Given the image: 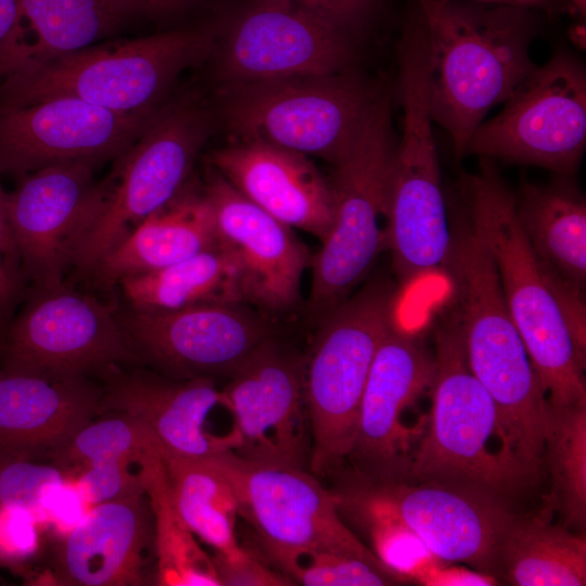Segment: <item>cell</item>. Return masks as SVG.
Wrapping results in <instances>:
<instances>
[{"label": "cell", "instance_id": "obj_1", "mask_svg": "<svg viewBox=\"0 0 586 586\" xmlns=\"http://www.w3.org/2000/svg\"><path fill=\"white\" fill-rule=\"evenodd\" d=\"M462 180L469 225L497 269L513 322L549 403L586 404L584 293L533 251L518 218L515 194L487 158Z\"/></svg>", "mask_w": 586, "mask_h": 586}, {"label": "cell", "instance_id": "obj_2", "mask_svg": "<svg viewBox=\"0 0 586 586\" xmlns=\"http://www.w3.org/2000/svg\"><path fill=\"white\" fill-rule=\"evenodd\" d=\"M416 3L426 41L431 117L461 157L486 114L536 66L532 10L473 0Z\"/></svg>", "mask_w": 586, "mask_h": 586}, {"label": "cell", "instance_id": "obj_3", "mask_svg": "<svg viewBox=\"0 0 586 586\" xmlns=\"http://www.w3.org/2000/svg\"><path fill=\"white\" fill-rule=\"evenodd\" d=\"M434 342L431 407L411 455L409 481L457 484L507 500L536 477L514 455L450 316L435 326Z\"/></svg>", "mask_w": 586, "mask_h": 586}, {"label": "cell", "instance_id": "obj_4", "mask_svg": "<svg viewBox=\"0 0 586 586\" xmlns=\"http://www.w3.org/2000/svg\"><path fill=\"white\" fill-rule=\"evenodd\" d=\"M215 31L183 28L74 51L0 79V102L76 98L119 113L157 110L186 69L213 55Z\"/></svg>", "mask_w": 586, "mask_h": 586}, {"label": "cell", "instance_id": "obj_5", "mask_svg": "<svg viewBox=\"0 0 586 586\" xmlns=\"http://www.w3.org/2000/svg\"><path fill=\"white\" fill-rule=\"evenodd\" d=\"M403 129L393 162L386 250L400 284L443 264L451 244L428 97V51L421 22L405 26L397 46Z\"/></svg>", "mask_w": 586, "mask_h": 586}, {"label": "cell", "instance_id": "obj_6", "mask_svg": "<svg viewBox=\"0 0 586 586\" xmlns=\"http://www.w3.org/2000/svg\"><path fill=\"white\" fill-rule=\"evenodd\" d=\"M393 90L382 87L361 129L333 165V218L320 250L310 257L308 313L322 321L370 271L386 249L388 193L396 141Z\"/></svg>", "mask_w": 586, "mask_h": 586}, {"label": "cell", "instance_id": "obj_7", "mask_svg": "<svg viewBox=\"0 0 586 586\" xmlns=\"http://www.w3.org/2000/svg\"><path fill=\"white\" fill-rule=\"evenodd\" d=\"M397 288L387 279L368 282L322 321L303 366L308 413L310 472L319 476L348 457L360 403L375 353L396 326Z\"/></svg>", "mask_w": 586, "mask_h": 586}, {"label": "cell", "instance_id": "obj_8", "mask_svg": "<svg viewBox=\"0 0 586 586\" xmlns=\"http://www.w3.org/2000/svg\"><path fill=\"white\" fill-rule=\"evenodd\" d=\"M383 86L349 69L220 87V114L235 140H260L334 165Z\"/></svg>", "mask_w": 586, "mask_h": 586}, {"label": "cell", "instance_id": "obj_9", "mask_svg": "<svg viewBox=\"0 0 586 586\" xmlns=\"http://www.w3.org/2000/svg\"><path fill=\"white\" fill-rule=\"evenodd\" d=\"M333 494L340 511L395 522L438 561L464 563L499 582L501 544L517 518L507 500L457 484L362 477Z\"/></svg>", "mask_w": 586, "mask_h": 586}, {"label": "cell", "instance_id": "obj_10", "mask_svg": "<svg viewBox=\"0 0 586 586\" xmlns=\"http://www.w3.org/2000/svg\"><path fill=\"white\" fill-rule=\"evenodd\" d=\"M214 126L213 111L196 97L165 104L118 157L104 206L79 241L72 266L91 271L136 226L173 200L189 181Z\"/></svg>", "mask_w": 586, "mask_h": 586}, {"label": "cell", "instance_id": "obj_11", "mask_svg": "<svg viewBox=\"0 0 586 586\" xmlns=\"http://www.w3.org/2000/svg\"><path fill=\"white\" fill-rule=\"evenodd\" d=\"M585 146V68L571 53L559 51L535 66L495 117L476 127L464 154L564 176L575 171Z\"/></svg>", "mask_w": 586, "mask_h": 586}, {"label": "cell", "instance_id": "obj_12", "mask_svg": "<svg viewBox=\"0 0 586 586\" xmlns=\"http://www.w3.org/2000/svg\"><path fill=\"white\" fill-rule=\"evenodd\" d=\"M351 33L292 0H246L216 41L221 86L348 71Z\"/></svg>", "mask_w": 586, "mask_h": 586}, {"label": "cell", "instance_id": "obj_13", "mask_svg": "<svg viewBox=\"0 0 586 586\" xmlns=\"http://www.w3.org/2000/svg\"><path fill=\"white\" fill-rule=\"evenodd\" d=\"M137 362L113 309L64 284L38 291L3 342L2 368L11 371L87 375Z\"/></svg>", "mask_w": 586, "mask_h": 586}, {"label": "cell", "instance_id": "obj_14", "mask_svg": "<svg viewBox=\"0 0 586 586\" xmlns=\"http://www.w3.org/2000/svg\"><path fill=\"white\" fill-rule=\"evenodd\" d=\"M164 106L119 113L67 97L28 104L0 102V175L21 178L55 164L97 165L119 157Z\"/></svg>", "mask_w": 586, "mask_h": 586}, {"label": "cell", "instance_id": "obj_15", "mask_svg": "<svg viewBox=\"0 0 586 586\" xmlns=\"http://www.w3.org/2000/svg\"><path fill=\"white\" fill-rule=\"evenodd\" d=\"M221 460L238 494L240 517L254 527L264 550H330L388 569L346 526L333 492L314 473L247 461L232 451L221 454Z\"/></svg>", "mask_w": 586, "mask_h": 586}, {"label": "cell", "instance_id": "obj_16", "mask_svg": "<svg viewBox=\"0 0 586 586\" xmlns=\"http://www.w3.org/2000/svg\"><path fill=\"white\" fill-rule=\"evenodd\" d=\"M94 164L69 162L43 167L5 192V208L22 259L24 278L37 291L63 284L65 269L110 191L97 182Z\"/></svg>", "mask_w": 586, "mask_h": 586}, {"label": "cell", "instance_id": "obj_17", "mask_svg": "<svg viewBox=\"0 0 586 586\" xmlns=\"http://www.w3.org/2000/svg\"><path fill=\"white\" fill-rule=\"evenodd\" d=\"M117 319L139 361L179 380L232 374L271 339L268 324L239 303L163 311L130 308Z\"/></svg>", "mask_w": 586, "mask_h": 586}, {"label": "cell", "instance_id": "obj_18", "mask_svg": "<svg viewBox=\"0 0 586 586\" xmlns=\"http://www.w3.org/2000/svg\"><path fill=\"white\" fill-rule=\"evenodd\" d=\"M220 391L233 417L234 455L256 463L309 469L311 435L297 358L269 339Z\"/></svg>", "mask_w": 586, "mask_h": 586}, {"label": "cell", "instance_id": "obj_19", "mask_svg": "<svg viewBox=\"0 0 586 586\" xmlns=\"http://www.w3.org/2000/svg\"><path fill=\"white\" fill-rule=\"evenodd\" d=\"M434 375V356L417 335L395 326L372 361L347 457L359 477L409 481L416 435L405 425L404 417L425 391H431Z\"/></svg>", "mask_w": 586, "mask_h": 586}, {"label": "cell", "instance_id": "obj_20", "mask_svg": "<svg viewBox=\"0 0 586 586\" xmlns=\"http://www.w3.org/2000/svg\"><path fill=\"white\" fill-rule=\"evenodd\" d=\"M99 413H127L145 424L171 453L207 457L234 451V430L224 429L230 411L213 378L171 379L116 367L104 373Z\"/></svg>", "mask_w": 586, "mask_h": 586}, {"label": "cell", "instance_id": "obj_21", "mask_svg": "<svg viewBox=\"0 0 586 586\" xmlns=\"http://www.w3.org/2000/svg\"><path fill=\"white\" fill-rule=\"evenodd\" d=\"M202 188L216 242L232 255L245 301L275 311L293 306L310 257L292 228L247 200L212 167Z\"/></svg>", "mask_w": 586, "mask_h": 586}, {"label": "cell", "instance_id": "obj_22", "mask_svg": "<svg viewBox=\"0 0 586 586\" xmlns=\"http://www.w3.org/2000/svg\"><path fill=\"white\" fill-rule=\"evenodd\" d=\"M207 162L235 190L282 224L320 241L333 218L330 182L308 156L260 140H235Z\"/></svg>", "mask_w": 586, "mask_h": 586}, {"label": "cell", "instance_id": "obj_23", "mask_svg": "<svg viewBox=\"0 0 586 586\" xmlns=\"http://www.w3.org/2000/svg\"><path fill=\"white\" fill-rule=\"evenodd\" d=\"M87 375L0 370V450L52 461L99 415Z\"/></svg>", "mask_w": 586, "mask_h": 586}, {"label": "cell", "instance_id": "obj_24", "mask_svg": "<svg viewBox=\"0 0 586 586\" xmlns=\"http://www.w3.org/2000/svg\"><path fill=\"white\" fill-rule=\"evenodd\" d=\"M146 493L91 506L61 543L55 584L137 586L146 582L148 550L153 543Z\"/></svg>", "mask_w": 586, "mask_h": 586}, {"label": "cell", "instance_id": "obj_25", "mask_svg": "<svg viewBox=\"0 0 586 586\" xmlns=\"http://www.w3.org/2000/svg\"><path fill=\"white\" fill-rule=\"evenodd\" d=\"M216 245L213 213L203 188L190 183L148 216L93 267L99 283L179 263Z\"/></svg>", "mask_w": 586, "mask_h": 586}, {"label": "cell", "instance_id": "obj_26", "mask_svg": "<svg viewBox=\"0 0 586 586\" xmlns=\"http://www.w3.org/2000/svg\"><path fill=\"white\" fill-rule=\"evenodd\" d=\"M128 18L112 0H16L0 42V79L93 46Z\"/></svg>", "mask_w": 586, "mask_h": 586}, {"label": "cell", "instance_id": "obj_27", "mask_svg": "<svg viewBox=\"0 0 586 586\" xmlns=\"http://www.w3.org/2000/svg\"><path fill=\"white\" fill-rule=\"evenodd\" d=\"M520 225L536 255L559 278L584 293L586 203L573 186L525 183L515 195Z\"/></svg>", "mask_w": 586, "mask_h": 586}, {"label": "cell", "instance_id": "obj_28", "mask_svg": "<svg viewBox=\"0 0 586 586\" xmlns=\"http://www.w3.org/2000/svg\"><path fill=\"white\" fill-rule=\"evenodd\" d=\"M161 455L173 502L193 535L215 552L239 548L237 520L240 504L221 454L182 456L162 445Z\"/></svg>", "mask_w": 586, "mask_h": 586}, {"label": "cell", "instance_id": "obj_29", "mask_svg": "<svg viewBox=\"0 0 586 586\" xmlns=\"http://www.w3.org/2000/svg\"><path fill=\"white\" fill-rule=\"evenodd\" d=\"M137 310H175L204 303L245 301L232 255L217 244L190 258L118 281Z\"/></svg>", "mask_w": 586, "mask_h": 586}, {"label": "cell", "instance_id": "obj_30", "mask_svg": "<svg viewBox=\"0 0 586 586\" xmlns=\"http://www.w3.org/2000/svg\"><path fill=\"white\" fill-rule=\"evenodd\" d=\"M498 579L512 586L586 585L585 535L517 515L501 544Z\"/></svg>", "mask_w": 586, "mask_h": 586}, {"label": "cell", "instance_id": "obj_31", "mask_svg": "<svg viewBox=\"0 0 586 586\" xmlns=\"http://www.w3.org/2000/svg\"><path fill=\"white\" fill-rule=\"evenodd\" d=\"M543 464L551 479L545 512L556 510L563 526L584 534L586 527V404L547 400Z\"/></svg>", "mask_w": 586, "mask_h": 586}, {"label": "cell", "instance_id": "obj_32", "mask_svg": "<svg viewBox=\"0 0 586 586\" xmlns=\"http://www.w3.org/2000/svg\"><path fill=\"white\" fill-rule=\"evenodd\" d=\"M161 450L150 460L145 473L156 582L164 586H221L212 558L199 546L173 502Z\"/></svg>", "mask_w": 586, "mask_h": 586}, {"label": "cell", "instance_id": "obj_33", "mask_svg": "<svg viewBox=\"0 0 586 586\" xmlns=\"http://www.w3.org/2000/svg\"><path fill=\"white\" fill-rule=\"evenodd\" d=\"M162 444L138 419L123 412L99 413L82 426L52 459L67 476L93 463L112 460H144Z\"/></svg>", "mask_w": 586, "mask_h": 586}, {"label": "cell", "instance_id": "obj_34", "mask_svg": "<svg viewBox=\"0 0 586 586\" xmlns=\"http://www.w3.org/2000/svg\"><path fill=\"white\" fill-rule=\"evenodd\" d=\"M293 584L306 586H384L408 583L365 559L319 549L264 550Z\"/></svg>", "mask_w": 586, "mask_h": 586}, {"label": "cell", "instance_id": "obj_35", "mask_svg": "<svg viewBox=\"0 0 586 586\" xmlns=\"http://www.w3.org/2000/svg\"><path fill=\"white\" fill-rule=\"evenodd\" d=\"M66 484L52 461L0 450V507L30 511L39 523L52 496Z\"/></svg>", "mask_w": 586, "mask_h": 586}, {"label": "cell", "instance_id": "obj_36", "mask_svg": "<svg viewBox=\"0 0 586 586\" xmlns=\"http://www.w3.org/2000/svg\"><path fill=\"white\" fill-rule=\"evenodd\" d=\"M161 449V448H160ZM112 460L82 467L67 476L76 495L91 506L145 492L150 460Z\"/></svg>", "mask_w": 586, "mask_h": 586}, {"label": "cell", "instance_id": "obj_37", "mask_svg": "<svg viewBox=\"0 0 586 586\" xmlns=\"http://www.w3.org/2000/svg\"><path fill=\"white\" fill-rule=\"evenodd\" d=\"M39 522L28 510L0 507V565L26 563L39 548Z\"/></svg>", "mask_w": 586, "mask_h": 586}, {"label": "cell", "instance_id": "obj_38", "mask_svg": "<svg viewBox=\"0 0 586 586\" xmlns=\"http://www.w3.org/2000/svg\"><path fill=\"white\" fill-rule=\"evenodd\" d=\"M221 586H290V578L259 561L243 547L212 558Z\"/></svg>", "mask_w": 586, "mask_h": 586}, {"label": "cell", "instance_id": "obj_39", "mask_svg": "<svg viewBox=\"0 0 586 586\" xmlns=\"http://www.w3.org/2000/svg\"><path fill=\"white\" fill-rule=\"evenodd\" d=\"M0 184V329L7 324L23 285L22 259L5 208Z\"/></svg>", "mask_w": 586, "mask_h": 586}, {"label": "cell", "instance_id": "obj_40", "mask_svg": "<svg viewBox=\"0 0 586 586\" xmlns=\"http://www.w3.org/2000/svg\"><path fill=\"white\" fill-rule=\"evenodd\" d=\"M337 27L353 33L370 15L375 0H292Z\"/></svg>", "mask_w": 586, "mask_h": 586}, {"label": "cell", "instance_id": "obj_41", "mask_svg": "<svg viewBox=\"0 0 586 586\" xmlns=\"http://www.w3.org/2000/svg\"><path fill=\"white\" fill-rule=\"evenodd\" d=\"M443 562L434 560L423 569L419 570L413 579L426 585H498L499 582L487 574L476 570H468L456 566H442Z\"/></svg>", "mask_w": 586, "mask_h": 586}, {"label": "cell", "instance_id": "obj_42", "mask_svg": "<svg viewBox=\"0 0 586 586\" xmlns=\"http://www.w3.org/2000/svg\"><path fill=\"white\" fill-rule=\"evenodd\" d=\"M128 17L163 16L180 12L198 0H112Z\"/></svg>", "mask_w": 586, "mask_h": 586}, {"label": "cell", "instance_id": "obj_43", "mask_svg": "<svg viewBox=\"0 0 586 586\" xmlns=\"http://www.w3.org/2000/svg\"><path fill=\"white\" fill-rule=\"evenodd\" d=\"M16 17V0H0V42L11 30Z\"/></svg>", "mask_w": 586, "mask_h": 586}, {"label": "cell", "instance_id": "obj_44", "mask_svg": "<svg viewBox=\"0 0 586 586\" xmlns=\"http://www.w3.org/2000/svg\"><path fill=\"white\" fill-rule=\"evenodd\" d=\"M477 2L497 4V5H508V7H518L530 10L535 9H549L553 5L555 0H473Z\"/></svg>", "mask_w": 586, "mask_h": 586}, {"label": "cell", "instance_id": "obj_45", "mask_svg": "<svg viewBox=\"0 0 586 586\" xmlns=\"http://www.w3.org/2000/svg\"><path fill=\"white\" fill-rule=\"evenodd\" d=\"M570 2L579 15L584 17L586 12V0H570Z\"/></svg>", "mask_w": 586, "mask_h": 586}]
</instances>
